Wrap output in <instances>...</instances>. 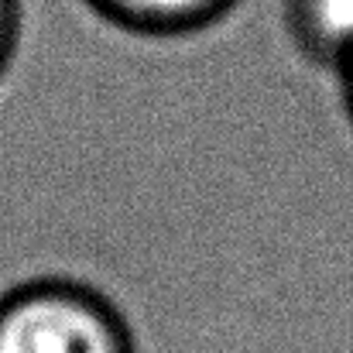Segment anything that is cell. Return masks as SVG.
Returning <instances> with one entry per match:
<instances>
[{"mask_svg": "<svg viewBox=\"0 0 353 353\" xmlns=\"http://www.w3.org/2000/svg\"><path fill=\"white\" fill-rule=\"evenodd\" d=\"M333 86H336V100H340V110H343V120L353 130V59L333 76Z\"/></svg>", "mask_w": 353, "mask_h": 353, "instance_id": "obj_5", "label": "cell"}, {"mask_svg": "<svg viewBox=\"0 0 353 353\" xmlns=\"http://www.w3.org/2000/svg\"><path fill=\"white\" fill-rule=\"evenodd\" d=\"M292 52L330 79L353 59V0H281Z\"/></svg>", "mask_w": 353, "mask_h": 353, "instance_id": "obj_3", "label": "cell"}, {"mask_svg": "<svg viewBox=\"0 0 353 353\" xmlns=\"http://www.w3.org/2000/svg\"><path fill=\"white\" fill-rule=\"evenodd\" d=\"M100 24L148 41H182L220 28L243 0H79Z\"/></svg>", "mask_w": 353, "mask_h": 353, "instance_id": "obj_2", "label": "cell"}, {"mask_svg": "<svg viewBox=\"0 0 353 353\" xmlns=\"http://www.w3.org/2000/svg\"><path fill=\"white\" fill-rule=\"evenodd\" d=\"M0 353H141V340L103 285L48 264L0 292Z\"/></svg>", "mask_w": 353, "mask_h": 353, "instance_id": "obj_1", "label": "cell"}, {"mask_svg": "<svg viewBox=\"0 0 353 353\" xmlns=\"http://www.w3.org/2000/svg\"><path fill=\"white\" fill-rule=\"evenodd\" d=\"M28 45V0H0V86L17 69Z\"/></svg>", "mask_w": 353, "mask_h": 353, "instance_id": "obj_4", "label": "cell"}]
</instances>
